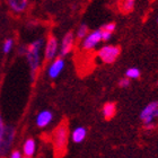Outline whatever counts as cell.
Listing matches in <instances>:
<instances>
[{"label":"cell","instance_id":"cell-5","mask_svg":"<svg viewBox=\"0 0 158 158\" xmlns=\"http://www.w3.org/2000/svg\"><path fill=\"white\" fill-rule=\"evenodd\" d=\"M158 118V101L148 103L140 112V120L143 125L149 123H155V120Z\"/></svg>","mask_w":158,"mask_h":158},{"label":"cell","instance_id":"cell-21","mask_svg":"<svg viewBox=\"0 0 158 158\" xmlns=\"http://www.w3.org/2000/svg\"><path fill=\"white\" fill-rule=\"evenodd\" d=\"M102 28L103 30H106V31H109V32L114 33V31H115V28H116V24L115 23H107V24H105Z\"/></svg>","mask_w":158,"mask_h":158},{"label":"cell","instance_id":"cell-13","mask_svg":"<svg viewBox=\"0 0 158 158\" xmlns=\"http://www.w3.org/2000/svg\"><path fill=\"white\" fill-rule=\"evenodd\" d=\"M71 140L75 143H81L87 137V129L85 127H77L71 132Z\"/></svg>","mask_w":158,"mask_h":158},{"label":"cell","instance_id":"cell-9","mask_svg":"<svg viewBox=\"0 0 158 158\" xmlns=\"http://www.w3.org/2000/svg\"><path fill=\"white\" fill-rule=\"evenodd\" d=\"M73 46H75V34L73 32H68V33L64 34V36L61 41V44L59 45L60 56H68L73 50Z\"/></svg>","mask_w":158,"mask_h":158},{"label":"cell","instance_id":"cell-18","mask_svg":"<svg viewBox=\"0 0 158 158\" xmlns=\"http://www.w3.org/2000/svg\"><path fill=\"white\" fill-rule=\"evenodd\" d=\"M14 49V40L13 39H6L2 43V52L5 54L8 53Z\"/></svg>","mask_w":158,"mask_h":158},{"label":"cell","instance_id":"cell-11","mask_svg":"<svg viewBox=\"0 0 158 158\" xmlns=\"http://www.w3.org/2000/svg\"><path fill=\"white\" fill-rule=\"evenodd\" d=\"M36 152V141L34 138H27L23 143V157L32 158Z\"/></svg>","mask_w":158,"mask_h":158},{"label":"cell","instance_id":"cell-4","mask_svg":"<svg viewBox=\"0 0 158 158\" xmlns=\"http://www.w3.org/2000/svg\"><path fill=\"white\" fill-rule=\"evenodd\" d=\"M121 53V49L118 45H104L101 48L97 53L98 59L102 61L103 63L106 64H112L118 60Z\"/></svg>","mask_w":158,"mask_h":158},{"label":"cell","instance_id":"cell-8","mask_svg":"<svg viewBox=\"0 0 158 158\" xmlns=\"http://www.w3.org/2000/svg\"><path fill=\"white\" fill-rule=\"evenodd\" d=\"M64 59L63 56H56L52 60V62L50 63L49 68H48V76L50 79H56L60 76V73H62L64 69Z\"/></svg>","mask_w":158,"mask_h":158},{"label":"cell","instance_id":"cell-17","mask_svg":"<svg viewBox=\"0 0 158 158\" xmlns=\"http://www.w3.org/2000/svg\"><path fill=\"white\" fill-rule=\"evenodd\" d=\"M89 32V28L88 26L86 25V24H81L80 26L78 27V30H77V33H76V39L78 40H82L84 37L88 34Z\"/></svg>","mask_w":158,"mask_h":158},{"label":"cell","instance_id":"cell-14","mask_svg":"<svg viewBox=\"0 0 158 158\" xmlns=\"http://www.w3.org/2000/svg\"><path fill=\"white\" fill-rule=\"evenodd\" d=\"M116 114V104L113 102H107L103 105V115L106 120H111Z\"/></svg>","mask_w":158,"mask_h":158},{"label":"cell","instance_id":"cell-2","mask_svg":"<svg viewBox=\"0 0 158 158\" xmlns=\"http://www.w3.org/2000/svg\"><path fill=\"white\" fill-rule=\"evenodd\" d=\"M68 141H69V127L66 121H62L52 132L53 149L56 157H61L67 152Z\"/></svg>","mask_w":158,"mask_h":158},{"label":"cell","instance_id":"cell-6","mask_svg":"<svg viewBox=\"0 0 158 158\" xmlns=\"http://www.w3.org/2000/svg\"><path fill=\"white\" fill-rule=\"evenodd\" d=\"M59 52V42H58V39H56L54 35L50 34L48 36V41L45 43V46H44V61L45 62H50L52 61L54 58L56 56Z\"/></svg>","mask_w":158,"mask_h":158},{"label":"cell","instance_id":"cell-3","mask_svg":"<svg viewBox=\"0 0 158 158\" xmlns=\"http://www.w3.org/2000/svg\"><path fill=\"white\" fill-rule=\"evenodd\" d=\"M15 137H16L15 127L6 125L2 135H0V157H5L9 152L14 143V140H15Z\"/></svg>","mask_w":158,"mask_h":158},{"label":"cell","instance_id":"cell-10","mask_svg":"<svg viewBox=\"0 0 158 158\" xmlns=\"http://www.w3.org/2000/svg\"><path fill=\"white\" fill-rule=\"evenodd\" d=\"M53 121V113L50 110H43L40 113H37L35 118V124L40 129H44L49 127L50 123Z\"/></svg>","mask_w":158,"mask_h":158},{"label":"cell","instance_id":"cell-16","mask_svg":"<svg viewBox=\"0 0 158 158\" xmlns=\"http://www.w3.org/2000/svg\"><path fill=\"white\" fill-rule=\"evenodd\" d=\"M140 76H141V73L135 67H131V68H128V69L125 70V77H128L130 80H132V79H138L140 78Z\"/></svg>","mask_w":158,"mask_h":158},{"label":"cell","instance_id":"cell-15","mask_svg":"<svg viewBox=\"0 0 158 158\" xmlns=\"http://www.w3.org/2000/svg\"><path fill=\"white\" fill-rule=\"evenodd\" d=\"M135 0H121L120 1V9L123 14L131 13L135 8Z\"/></svg>","mask_w":158,"mask_h":158},{"label":"cell","instance_id":"cell-12","mask_svg":"<svg viewBox=\"0 0 158 158\" xmlns=\"http://www.w3.org/2000/svg\"><path fill=\"white\" fill-rule=\"evenodd\" d=\"M30 1L28 0H8V6L13 13L22 14L27 9Z\"/></svg>","mask_w":158,"mask_h":158},{"label":"cell","instance_id":"cell-23","mask_svg":"<svg viewBox=\"0 0 158 158\" xmlns=\"http://www.w3.org/2000/svg\"><path fill=\"white\" fill-rule=\"evenodd\" d=\"M5 127H6V124H5V122H3V120H2V116L0 114V135H2L3 130H5Z\"/></svg>","mask_w":158,"mask_h":158},{"label":"cell","instance_id":"cell-20","mask_svg":"<svg viewBox=\"0 0 158 158\" xmlns=\"http://www.w3.org/2000/svg\"><path fill=\"white\" fill-rule=\"evenodd\" d=\"M118 86L121 87V88H128L129 86H130V79L128 77H123L118 80Z\"/></svg>","mask_w":158,"mask_h":158},{"label":"cell","instance_id":"cell-7","mask_svg":"<svg viewBox=\"0 0 158 158\" xmlns=\"http://www.w3.org/2000/svg\"><path fill=\"white\" fill-rule=\"evenodd\" d=\"M102 42V36H101V30L93 31L88 33L81 42V49L85 51H92Z\"/></svg>","mask_w":158,"mask_h":158},{"label":"cell","instance_id":"cell-24","mask_svg":"<svg viewBox=\"0 0 158 158\" xmlns=\"http://www.w3.org/2000/svg\"><path fill=\"white\" fill-rule=\"evenodd\" d=\"M156 123H149V124H145L143 127H145L146 130H152V129H155L156 128Z\"/></svg>","mask_w":158,"mask_h":158},{"label":"cell","instance_id":"cell-25","mask_svg":"<svg viewBox=\"0 0 158 158\" xmlns=\"http://www.w3.org/2000/svg\"><path fill=\"white\" fill-rule=\"evenodd\" d=\"M157 24H158V17H157Z\"/></svg>","mask_w":158,"mask_h":158},{"label":"cell","instance_id":"cell-1","mask_svg":"<svg viewBox=\"0 0 158 158\" xmlns=\"http://www.w3.org/2000/svg\"><path fill=\"white\" fill-rule=\"evenodd\" d=\"M44 41L43 39L35 40L26 46V51L24 56H26L27 63L30 67V76L32 84L35 82L41 67V51H42Z\"/></svg>","mask_w":158,"mask_h":158},{"label":"cell","instance_id":"cell-19","mask_svg":"<svg viewBox=\"0 0 158 158\" xmlns=\"http://www.w3.org/2000/svg\"><path fill=\"white\" fill-rule=\"evenodd\" d=\"M112 32H109V31L106 30H103V28H101V36H102V41H109V40H111V37H112Z\"/></svg>","mask_w":158,"mask_h":158},{"label":"cell","instance_id":"cell-22","mask_svg":"<svg viewBox=\"0 0 158 158\" xmlns=\"http://www.w3.org/2000/svg\"><path fill=\"white\" fill-rule=\"evenodd\" d=\"M9 157L10 158H22L23 157V152L18 150V149H14L13 152L9 154Z\"/></svg>","mask_w":158,"mask_h":158}]
</instances>
